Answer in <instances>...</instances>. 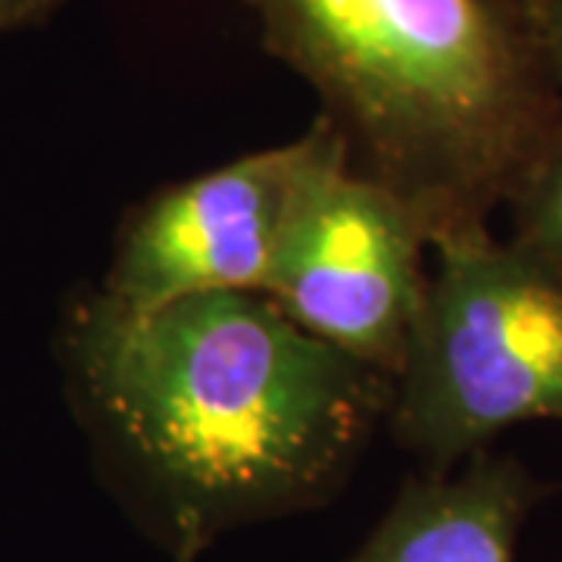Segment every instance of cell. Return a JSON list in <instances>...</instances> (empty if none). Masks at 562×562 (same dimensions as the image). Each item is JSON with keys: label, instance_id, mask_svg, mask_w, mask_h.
Returning <instances> with one entry per match:
<instances>
[{"label": "cell", "instance_id": "obj_1", "mask_svg": "<svg viewBox=\"0 0 562 562\" xmlns=\"http://www.w3.org/2000/svg\"><path fill=\"white\" fill-rule=\"evenodd\" d=\"M57 350L103 479L172 557L325 506L394 391L266 294L132 310L91 291Z\"/></svg>", "mask_w": 562, "mask_h": 562}, {"label": "cell", "instance_id": "obj_2", "mask_svg": "<svg viewBox=\"0 0 562 562\" xmlns=\"http://www.w3.org/2000/svg\"><path fill=\"white\" fill-rule=\"evenodd\" d=\"M247 3L353 169L413 203L431 241L487 225L562 138V85L522 0Z\"/></svg>", "mask_w": 562, "mask_h": 562}, {"label": "cell", "instance_id": "obj_3", "mask_svg": "<svg viewBox=\"0 0 562 562\" xmlns=\"http://www.w3.org/2000/svg\"><path fill=\"white\" fill-rule=\"evenodd\" d=\"M394 379V438L450 472L525 422H562V269L491 225L443 232Z\"/></svg>", "mask_w": 562, "mask_h": 562}, {"label": "cell", "instance_id": "obj_4", "mask_svg": "<svg viewBox=\"0 0 562 562\" xmlns=\"http://www.w3.org/2000/svg\"><path fill=\"white\" fill-rule=\"evenodd\" d=\"M350 147L335 122L166 184L122 222L101 288L132 310L203 294H266L284 232L306 188Z\"/></svg>", "mask_w": 562, "mask_h": 562}, {"label": "cell", "instance_id": "obj_5", "mask_svg": "<svg viewBox=\"0 0 562 562\" xmlns=\"http://www.w3.org/2000/svg\"><path fill=\"white\" fill-rule=\"evenodd\" d=\"M428 247L419 210L341 157L297 203L266 297L306 335L394 382L428 294Z\"/></svg>", "mask_w": 562, "mask_h": 562}, {"label": "cell", "instance_id": "obj_6", "mask_svg": "<svg viewBox=\"0 0 562 562\" xmlns=\"http://www.w3.org/2000/svg\"><path fill=\"white\" fill-rule=\"evenodd\" d=\"M547 497L528 465L482 450L460 472H422L347 562H516L531 509Z\"/></svg>", "mask_w": 562, "mask_h": 562}, {"label": "cell", "instance_id": "obj_7", "mask_svg": "<svg viewBox=\"0 0 562 562\" xmlns=\"http://www.w3.org/2000/svg\"><path fill=\"white\" fill-rule=\"evenodd\" d=\"M506 213L513 222L509 241L562 269V138L513 194Z\"/></svg>", "mask_w": 562, "mask_h": 562}, {"label": "cell", "instance_id": "obj_8", "mask_svg": "<svg viewBox=\"0 0 562 562\" xmlns=\"http://www.w3.org/2000/svg\"><path fill=\"white\" fill-rule=\"evenodd\" d=\"M543 54L562 85V0H522Z\"/></svg>", "mask_w": 562, "mask_h": 562}, {"label": "cell", "instance_id": "obj_9", "mask_svg": "<svg viewBox=\"0 0 562 562\" xmlns=\"http://www.w3.org/2000/svg\"><path fill=\"white\" fill-rule=\"evenodd\" d=\"M66 0H0V35L47 22Z\"/></svg>", "mask_w": 562, "mask_h": 562}, {"label": "cell", "instance_id": "obj_10", "mask_svg": "<svg viewBox=\"0 0 562 562\" xmlns=\"http://www.w3.org/2000/svg\"><path fill=\"white\" fill-rule=\"evenodd\" d=\"M172 562H198V553H176Z\"/></svg>", "mask_w": 562, "mask_h": 562}]
</instances>
